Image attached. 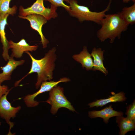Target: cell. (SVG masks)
<instances>
[{"label":"cell","mask_w":135,"mask_h":135,"mask_svg":"<svg viewBox=\"0 0 135 135\" xmlns=\"http://www.w3.org/2000/svg\"><path fill=\"white\" fill-rule=\"evenodd\" d=\"M56 51V48H52L46 54L43 58L40 59L35 58L29 51L25 52L31 60L32 66L29 72L21 80L28 75L36 72L37 80L35 87L36 89L40 87L42 82L51 80L53 78V71L56 66L55 62L57 58Z\"/></svg>","instance_id":"1"},{"label":"cell","mask_w":135,"mask_h":135,"mask_svg":"<svg viewBox=\"0 0 135 135\" xmlns=\"http://www.w3.org/2000/svg\"><path fill=\"white\" fill-rule=\"evenodd\" d=\"M101 28L96 32L98 38L101 42L108 38L112 43L116 38L120 39L122 33L128 29L126 24L121 17L120 12L105 15L101 22Z\"/></svg>","instance_id":"2"},{"label":"cell","mask_w":135,"mask_h":135,"mask_svg":"<svg viewBox=\"0 0 135 135\" xmlns=\"http://www.w3.org/2000/svg\"><path fill=\"white\" fill-rule=\"evenodd\" d=\"M69 0L70 9L68 12L72 16L78 18L80 22L90 21L98 24H100L106 12L110 8L112 0H110L108 5L105 9L100 12H96L90 10L86 6L78 4L76 0Z\"/></svg>","instance_id":"3"},{"label":"cell","mask_w":135,"mask_h":135,"mask_svg":"<svg viewBox=\"0 0 135 135\" xmlns=\"http://www.w3.org/2000/svg\"><path fill=\"white\" fill-rule=\"evenodd\" d=\"M51 105L50 112L55 114L58 110L61 108H67L73 112L76 111L64 96L63 88L56 86L52 88L49 92V97L46 101Z\"/></svg>","instance_id":"4"},{"label":"cell","mask_w":135,"mask_h":135,"mask_svg":"<svg viewBox=\"0 0 135 135\" xmlns=\"http://www.w3.org/2000/svg\"><path fill=\"white\" fill-rule=\"evenodd\" d=\"M57 8L51 4L50 8L45 7L44 0H36L30 7L24 8L22 6L19 9V15L26 16L31 14H36L42 16L48 20L55 18L58 16L56 10Z\"/></svg>","instance_id":"5"},{"label":"cell","mask_w":135,"mask_h":135,"mask_svg":"<svg viewBox=\"0 0 135 135\" xmlns=\"http://www.w3.org/2000/svg\"><path fill=\"white\" fill-rule=\"evenodd\" d=\"M70 81V79L68 78H61L59 80L54 81V80L46 81L41 84L40 89L36 92L31 94H28L24 98V101L28 108H33L37 106L39 102L34 100V98L43 92L50 91L54 87L57 86L59 83L67 82Z\"/></svg>","instance_id":"6"},{"label":"cell","mask_w":135,"mask_h":135,"mask_svg":"<svg viewBox=\"0 0 135 135\" xmlns=\"http://www.w3.org/2000/svg\"><path fill=\"white\" fill-rule=\"evenodd\" d=\"M10 90L11 89L9 90L0 99V117L4 119L10 125V132H10V130L14 125L13 122L10 121V119L15 118L16 113L18 112L21 108L20 106L16 107L12 106L7 99V96Z\"/></svg>","instance_id":"7"},{"label":"cell","mask_w":135,"mask_h":135,"mask_svg":"<svg viewBox=\"0 0 135 135\" xmlns=\"http://www.w3.org/2000/svg\"><path fill=\"white\" fill-rule=\"evenodd\" d=\"M18 16L20 18L27 20L30 22L31 27L37 31L40 35L43 48H46L49 41L42 34V26L47 22L48 20L46 19L42 16L34 14H30L26 16L20 15Z\"/></svg>","instance_id":"8"},{"label":"cell","mask_w":135,"mask_h":135,"mask_svg":"<svg viewBox=\"0 0 135 135\" xmlns=\"http://www.w3.org/2000/svg\"><path fill=\"white\" fill-rule=\"evenodd\" d=\"M10 48L12 49V55L16 58L21 57L24 52L26 51L32 52L37 50L38 45L30 46L26 40L23 38L17 43L15 42L12 40L8 41Z\"/></svg>","instance_id":"9"},{"label":"cell","mask_w":135,"mask_h":135,"mask_svg":"<svg viewBox=\"0 0 135 135\" xmlns=\"http://www.w3.org/2000/svg\"><path fill=\"white\" fill-rule=\"evenodd\" d=\"M9 15L8 14H0V37L3 50L2 56L4 60L6 61L8 60L10 58L8 52L10 48L5 31L6 26L8 24L7 18Z\"/></svg>","instance_id":"10"},{"label":"cell","mask_w":135,"mask_h":135,"mask_svg":"<svg viewBox=\"0 0 135 135\" xmlns=\"http://www.w3.org/2000/svg\"><path fill=\"white\" fill-rule=\"evenodd\" d=\"M24 62L25 60H23L18 61L15 60L14 57L11 55L7 64L0 67L2 72L0 73V85L4 81L10 80L13 71L17 67L22 65Z\"/></svg>","instance_id":"11"},{"label":"cell","mask_w":135,"mask_h":135,"mask_svg":"<svg viewBox=\"0 0 135 135\" xmlns=\"http://www.w3.org/2000/svg\"><path fill=\"white\" fill-rule=\"evenodd\" d=\"M88 114L89 116L91 118L97 117L102 118L104 122L108 124L110 118L113 116H122L123 113L122 112H117L113 110L111 105L100 110L90 111Z\"/></svg>","instance_id":"12"},{"label":"cell","mask_w":135,"mask_h":135,"mask_svg":"<svg viewBox=\"0 0 135 135\" xmlns=\"http://www.w3.org/2000/svg\"><path fill=\"white\" fill-rule=\"evenodd\" d=\"M104 50H102L100 48H94L92 50L90 55L93 58V67L92 70L96 71L98 70L101 72L105 75L108 74V70L103 64L104 60L103 54Z\"/></svg>","instance_id":"13"},{"label":"cell","mask_w":135,"mask_h":135,"mask_svg":"<svg viewBox=\"0 0 135 135\" xmlns=\"http://www.w3.org/2000/svg\"><path fill=\"white\" fill-rule=\"evenodd\" d=\"M72 58L81 64L83 68H85L87 70H92L93 67V60L86 46H84L80 54L74 55Z\"/></svg>","instance_id":"14"},{"label":"cell","mask_w":135,"mask_h":135,"mask_svg":"<svg viewBox=\"0 0 135 135\" xmlns=\"http://www.w3.org/2000/svg\"><path fill=\"white\" fill-rule=\"evenodd\" d=\"M125 95V94L123 92H119L117 94L114 93L112 96H110L108 98L97 100L96 101L90 103L88 105L90 108L94 106L102 107L110 102H123L126 99Z\"/></svg>","instance_id":"15"},{"label":"cell","mask_w":135,"mask_h":135,"mask_svg":"<svg viewBox=\"0 0 135 135\" xmlns=\"http://www.w3.org/2000/svg\"><path fill=\"white\" fill-rule=\"evenodd\" d=\"M116 122L120 129V134L124 135L128 132L134 130L135 128V121L122 116H117Z\"/></svg>","instance_id":"16"},{"label":"cell","mask_w":135,"mask_h":135,"mask_svg":"<svg viewBox=\"0 0 135 135\" xmlns=\"http://www.w3.org/2000/svg\"><path fill=\"white\" fill-rule=\"evenodd\" d=\"M120 16L126 24L133 25L135 23V3L132 6L124 7L119 12Z\"/></svg>","instance_id":"17"},{"label":"cell","mask_w":135,"mask_h":135,"mask_svg":"<svg viewBox=\"0 0 135 135\" xmlns=\"http://www.w3.org/2000/svg\"><path fill=\"white\" fill-rule=\"evenodd\" d=\"M12 0H0V14H8L13 16L16 12L17 7L14 5L10 7V4Z\"/></svg>","instance_id":"18"},{"label":"cell","mask_w":135,"mask_h":135,"mask_svg":"<svg viewBox=\"0 0 135 135\" xmlns=\"http://www.w3.org/2000/svg\"><path fill=\"white\" fill-rule=\"evenodd\" d=\"M46 1H48L50 2L53 6L57 7L62 6L68 12L70 9V6L65 4L64 3V1H66L68 3H69V0H45Z\"/></svg>","instance_id":"19"},{"label":"cell","mask_w":135,"mask_h":135,"mask_svg":"<svg viewBox=\"0 0 135 135\" xmlns=\"http://www.w3.org/2000/svg\"><path fill=\"white\" fill-rule=\"evenodd\" d=\"M126 114L127 116V117L135 121V100L132 104L127 107Z\"/></svg>","instance_id":"20"},{"label":"cell","mask_w":135,"mask_h":135,"mask_svg":"<svg viewBox=\"0 0 135 135\" xmlns=\"http://www.w3.org/2000/svg\"><path fill=\"white\" fill-rule=\"evenodd\" d=\"M9 90L8 86L0 85V99L4 95L7 93Z\"/></svg>","instance_id":"21"},{"label":"cell","mask_w":135,"mask_h":135,"mask_svg":"<svg viewBox=\"0 0 135 135\" xmlns=\"http://www.w3.org/2000/svg\"><path fill=\"white\" fill-rule=\"evenodd\" d=\"M131 0H132L134 3H135V0H122V1L124 3H128Z\"/></svg>","instance_id":"22"},{"label":"cell","mask_w":135,"mask_h":135,"mask_svg":"<svg viewBox=\"0 0 135 135\" xmlns=\"http://www.w3.org/2000/svg\"><path fill=\"white\" fill-rule=\"evenodd\" d=\"M1 125V122H0V126Z\"/></svg>","instance_id":"23"},{"label":"cell","mask_w":135,"mask_h":135,"mask_svg":"<svg viewBox=\"0 0 135 135\" xmlns=\"http://www.w3.org/2000/svg\"></svg>","instance_id":"24"}]
</instances>
